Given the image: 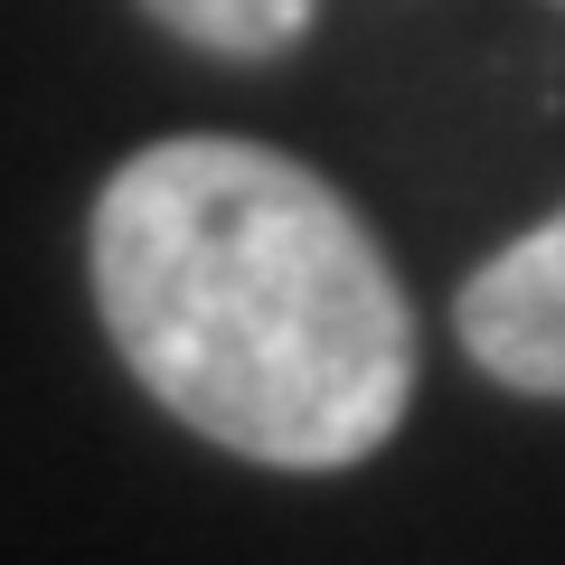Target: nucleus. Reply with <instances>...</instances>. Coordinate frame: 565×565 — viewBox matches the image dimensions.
Wrapping results in <instances>:
<instances>
[{
  "instance_id": "nucleus-1",
  "label": "nucleus",
  "mask_w": 565,
  "mask_h": 565,
  "mask_svg": "<svg viewBox=\"0 0 565 565\" xmlns=\"http://www.w3.org/2000/svg\"><path fill=\"white\" fill-rule=\"evenodd\" d=\"M85 282L141 396L255 471H359L415 415L424 321L396 255L274 141L170 132L114 161Z\"/></svg>"
},
{
  "instance_id": "nucleus-2",
  "label": "nucleus",
  "mask_w": 565,
  "mask_h": 565,
  "mask_svg": "<svg viewBox=\"0 0 565 565\" xmlns=\"http://www.w3.org/2000/svg\"><path fill=\"white\" fill-rule=\"evenodd\" d=\"M452 340L509 396L565 405V207L500 255H481L452 292Z\"/></svg>"
},
{
  "instance_id": "nucleus-3",
  "label": "nucleus",
  "mask_w": 565,
  "mask_h": 565,
  "mask_svg": "<svg viewBox=\"0 0 565 565\" xmlns=\"http://www.w3.org/2000/svg\"><path fill=\"white\" fill-rule=\"evenodd\" d=\"M141 20H161L170 39L207 47L226 66H264V57H292L321 20V0H132Z\"/></svg>"
},
{
  "instance_id": "nucleus-4",
  "label": "nucleus",
  "mask_w": 565,
  "mask_h": 565,
  "mask_svg": "<svg viewBox=\"0 0 565 565\" xmlns=\"http://www.w3.org/2000/svg\"><path fill=\"white\" fill-rule=\"evenodd\" d=\"M556 10H565V0H556Z\"/></svg>"
}]
</instances>
